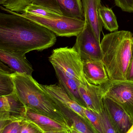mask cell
Here are the masks:
<instances>
[{
    "label": "cell",
    "instance_id": "obj_10",
    "mask_svg": "<svg viewBox=\"0 0 133 133\" xmlns=\"http://www.w3.org/2000/svg\"><path fill=\"white\" fill-rule=\"evenodd\" d=\"M25 116L35 123L43 133H71L69 127L64 123L37 113L27 107H25Z\"/></svg>",
    "mask_w": 133,
    "mask_h": 133
},
{
    "label": "cell",
    "instance_id": "obj_30",
    "mask_svg": "<svg viewBox=\"0 0 133 133\" xmlns=\"http://www.w3.org/2000/svg\"><path fill=\"white\" fill-rule=\"evenodd\" d=\"M6 0H0V5H2L5 3Z\"/></svg>",
    "mask_w": 133,
    "mask_h": 133
},
{
    "label": "cell",
    "instance_id": "obj_20",
    "mask_svg": "<svg viewBox=\"0 0 133 133\" xmlns=\"http://www.w3.org/2000/svg\"><path fill=\"white\" fill-rule=\"evenodd\" d=\"M14 90V85L10 73L0 68V97L12 94Z\"/></svg>",
    "mask_w": 133,
    "mask_h": 133
},
{
    "label": "cell",
    "instance_id": "obj_4",
    "mask_svg": "<svg viewBox=\"0 0 133 133\" xmlns=\"http://www.w3.org/2000/svg\"><path fill=\"white\" fill-rule=\"evenodd\" d=\"M49 60L53 66H57L69 78L83 85L88 82L83 71V62L73 48L61 47L53 50Z\"/></svg>",
    "mask_w": 133,
    "mask_h": 133
},
{
    "label": "cell",
    "instance_id": "obj_8",
    "mask_svg": "<svg viewBox=\"0 0 133 133\" xmlns=\"http://www.w3.org/2000/svg\"><path fill=\"white\" fill-rule=\"evenodd\" d=\"M102 100L116 133H128L133 126V119L120 105L111 99L103 97Z\"/></svg>",
    "mask_w": 133,
    "mask_h": 133
},
{
    "label": "cell",
    "instance_id": "obj_2",
    "mask_svg": "<svg viewBox=\"0 0 133 133\" xmlns=\"http://www.w3.org/2000/svg\"><path fill=\"white\" fill-rule=\"evenodd\" d=\"M10 76L14 93L25 107L64 123L70 129L69 121L54 101L32 76L16 72L11 73Z\"/></svg>",
    "mask_w": 133,
    "mask_h": 133
},
{
    "label": "cell",
    "instance_id": "obj_31",
    "mask_svg": "<svg viewBox=\"0 0 133 133\" xmlns=\"http://www.w3.org/2000/svg\"><path fill=\"white\" fill-rule=\"evenodd\" d=\"M128 133H133V126L131 129L130 130Z\"/></svg>",
    "mask_w": 133,
    "mask_h": 133
},
{
    "label": "cell",
    "instance_id": "obj_14",
    "mask_svg": "<svg viewBox=\"0 0 133 133\" xmlns=\"http://www.w3.org/2000/svg\"><path fill=\"white\" fill-rule=\"evenodd\" d=\"M81 2L84 20L90 25L97 38L100 40L103 27L98 12L102 5L101 0H82Z\"/></svg>",
    "mask_w": 133,
    "mask_h": 133
},
{
    "label": "cell",
    "instance_id": "obj_21",
    "mask_svg": "<svg viewBox=\"0 0 133 133\" xmlns=\"http://www.w3.org/2000/svg\"><path fill=\"white\" fill-rule=\"evenodd\" d=\"M23 12L44 17H55L62 15L46 7L33 3L29 4L25 8Z\"/></svg>",
    "mask_w": 133,
    "mask_h": 133
},
{
    "label": "cell",
    "instance_id": "obj_15",
    "mask_svg": "<svg viewBox=\"0 0 133 133\" xmlns=\"http://www.w3.org/2000/svg\"><path fill=\"white\" fill-rule=\"evenodd\" d=\"M83 62V71L87 81L93 85H101L109 80L108 76L102 61Z\"/></svg>",
    "mask_w": 133,
    "mask_h": 133
},
{
    "label": "cell",
    "instance_id": "obj_16",
    "mask_svg": "<svg viewBox=\"0 0 133 133\" xmlns=\"http://www.w3.org/2000/svg\"><path fill=\"white\" fill-rule=\"evenodd\" d=\"M42 88L48 95L66 107L71 109L78 115L87 120H88L84 112V108L71 99L65 91L57 84L41 85Z\"/></svg>",
    "mask_w": 133,
    "mask_h": 133
},
{
    "label": "cell",
    "instance_id": "obj_3",
    "mask_svg": "<svg viewBox=\"0 0 133 133\" xmlns=\"http://www.w3.org/2000/svg\"><path fill=\"white\" fill-rule=\"evenodd\" d=\"M102 61L112 81L126 80L133 47V34L127 30L111 32L104 36L101 42Z\"/></svg>",
    "mask_w": 133,
    "mask_h": 133
},
{
    "label": "cell",
    "instance_id": "obj_12",
    "mask_svg": "<svg viewBox=\"0 0 133 133\" xmlns=\"http://www.w3.org/2000/svg\"><path fill=\"white\" fill-rule=\"evenodd\" d=\"M79 91L88 109L100 114L104 111L102 96L99 85L88 83L86 85L80 84Z\"/></svg>",
    "mask_w": 133,
    "mask_h": 133
},
{
    "label": "cell",
    "instance_id": "obj_24",
    "mask_svg": "<svg viewBox=\"0 0 133 133\" xmlns=\"http://www.w3.org/2000/svg\"><path fill=\"white\" fill-rule=\"evenodd\" d=\"M84 112L86 117L97 133H104L100 114L87 108L84 109Z\"/></svg>",
    "mask_w": 133,
    "mask_h": 133
},
{
    "label": "cell",
    "instance_id": "obj_28",
    "mask_svg": "<svg viewBox=\"0 0 133 133\" xmlns=\"http://www.w3.org/2000/svg\"><path fill=\"white\" fill-rule=\"evenodd\" d=\"M126 80L129 81H133V47L127 72Z\"/></svg>",
    "mask_w": 133,
    "mask_h": 133
},
{
    "label": "cell",
    "instance_id": "obj_7",
    "mask_svg": "<svg viewBox=\"0 0 133 133\" xmlns=\"http://www.w3.org/2000/svg\"><path fill=\"white\" fill-rule=\"evenodd\" d=\"M73 48L79 54L83 61H102L101 41L97 38L91 27L87 22L83 30L76 36V43Z\"/></svg>",
    "mask_w": 133,
    "mask_h": 133
},
{
    "label": "cell",
    "instance_id": "obj_1",
    "mask_svg": "<svg viewBox=\"0 0 133 133\" xmlns=\"http://www.w3.org/2000/svg\"><path fill=\"white\" fill-rule=\"evenodd\" d=\"M9 13L0 12V49L12 53L26 54L52 47L55 34L46 27L15 12L0 6Z\"/></svg>",
    "mask_w": 133,
    "mask_h": 133
},
{
    "label": "cell",
    "instance_id": "obj_23",
    "mask_svg": "<svg viewBox=\"0 0 133 133\" xmlns=\"http://www.w3.org/2000/svg\"><path fill=\"white\" fill-rule=\"evenodd\" d=\"M31 3L32 0H6L2 5L12 11L23 12L25 8Z\"/></svg>",
    "mask_w": 133,
    "mask_h": 133
},
{
    "label": "cell",
    "instance_id": "obj_27",
    "mask_svg": "<svg viewBox=\"0 0 133 133\" xmlns=\"http://www.w3.org/2000/svg\"><path fill=\"white\" fill-rule=\"evenodd\" d=\"M116 5L127 12H133V0H115Z\"/></svg>",
    "mask_w": 133,
    "mask_h": 133
},
{
    "label": "cell",
    "instance_id": "obj_29",
    "mask_svg": "<svg viewBox=\"0 0 133 133\" xmlns=\"http://www.w3.org/2000/svg\"><path fill=\"white\" fill-rule=\"evenodd\" d=\"M5 67V65L4 64L3 62H2L1 61H0V68H2L4 69V68Z\"/></svg>",
    "mask_w": 133,
    "mask_h": 133
},
{
    "label": "cell",
    "instance_id": "obj_11",
    "mask_svg": "<svg viewBox=\"0 0 133 133\" xmlns=\"http://www.w3.org/2000/svg\"><path fill=\"white\" fill-rule=\"evenodd\" d=\"M51 98L62 113L69 121L71 133H98L89 121L78 115L71 109Z\"/></svg>",
    "mask_w": 133,
    "mask_h": 133
},
{
    "label": "cell",
    "instance_id": "obj_26",
    "mask_svg": "<svg viewBox=\"0 0 133 133\" xmlns=\"http://www.w3.org/2000/svg\"><path fill=\"white\" fill-rule=\"evenodd\" d=\"M100 116L104 133H116L110 119L105 109L100 114Z\"/></svg>",
    "mask_w": 133,
    "mask_h": 133
},
{
    "label": "cell",
    "instance_id": "obj_18",
    "mask_svg": "<svg viewBox=\"0 0 133 133\" xmlns=\"http://www.w3.org/2000/svg\"><path fill=\"white\" fill-rule=\"evenodd\" d=\"M2 111L9 112L25 116V107L14 92L8 96L0 97V112Z\"/></svg>",
    "mask_w": 133,
    "mask_h": 133
},
{
    "label": "cell",
    "instance_id": "obj_9",
    "mask_svg": "<svg viewBox=\"0 0 133 133\" xmlns=\"http://www.w3.org/2000/svg\"><path fill=\"white\" fill-rule=\"evenodd\" d=\"M32 3L46 7L62 16L84 19L81 0H32Z\"/></svg>",
    "mask_w": 133,
    "mask_h": 133
},
{
    "label": "cell",
    "instance_id": "obj_22",
    "mask_svg": "<svg viewBox=\"0 0 133 133\" xmlns=\"http://www.w3.org/2000/svg\"><path fill=\"white\" fill-rule=\"evenodd\" d=\"M25 117L18 114L7 111L0 112V133H3L10 123Z\"/></svg>",
    "mask_w": 133,
    "mask_h": 133
},
{
    "label": "cell",
    "instance_id": "obj_25",
    "mask_svg": "<svg viewBox=\"0 0 133 133\" xmlns=\"http://www.w3.org/2000/svg\"><path fill=\"white\" fill-rule=\"evenodd\" d=\"M20 133H43L40 129L33 122L24 119L22 122Z\"/></svg>",
    "mask_w": 133,
    "mask_h": 133
},
{
    "label": "cell",
    "instance_id": "obj_5",
    "mask_svg": "<svg viewBox=\"0 0 133 133\" xmlns=\"http://www.w3.org/2000/svg\"><path fill=\"white\" fill-rule=\"evenodd\" d=\"M21 15L40 24L59 36H76L83 30L86 23L84 20L64 16L44 17L26 12Z\"/></svg>",
    "mask_w": 133,
    "mask_h": 133
},
{
    "label": "cell",
    "instance_id": "obj_17",
    "mask_svg": "<svg viewBox=\"0 0 133 133\" xmlns=\"http://www.w3.org/2000/svg\"><path fill=\"white\" fill-rule=\"evenodd\" d=\"M53 67L58 80V85L65 91L71 99L77 102L83 107L87 108L79 91V85L81 83L77 80L69 78L57 66Z\"/></svg>",
    "mask_w": 133,
    "mask_h": 133
},
{
    "label": "cell",
    "instance_id": "obj_19",
    "mask_svg": "<svg viewBox=\"0 0 133 133\" xmlns=\"http://www.w3.org/2000/svg\"><path fill=\"white\" fill-rule=\"evenodd\" d=\"M98 12L103 26L106 30L112 32L118 29L116 16L111 9L101 5L98 9Z\"/></svg>",
    "mask_w": 133,
    "mask_h": 133
},
{
    "label": "cell",
    "instance_id": "obj_13",
    "mask_svg": "<svg viewBox=\"0 0 133 133\" xmlns=\"http://www.w3.org/2000/svg\"><path fill=\"white\" fill-rule=\"evenodd\" d=\"M25 55L0 49V61L8 66L13 72L32 76L34 69L26 59Z\"/></svg>",
    "mask_w": 133,
    "mask_h": 133
},
{
    "label": "cell",
    "instance_id": "obj_6",
    "mask_svg": "<svg viewBox=\"0 0 133 133\" xmlns=\"http://www.w3.org/2000/svg\"><path fill=\"white\" fill-rule=\"evenodd\" d=\"M99 86L102 97H107L116 102L133 120V81L109 79Z\"/></svg>",
    "mask_w": 133,
    "mask_h": 133
}]
</instances>
